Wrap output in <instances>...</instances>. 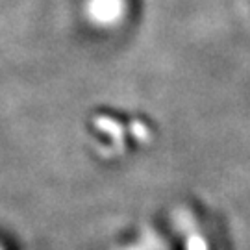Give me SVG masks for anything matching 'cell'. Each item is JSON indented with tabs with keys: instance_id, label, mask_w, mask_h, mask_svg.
<instances>
[{
	"instance_id": "6da1fadb",
	"label": "cell",
	"mask_w": 250,
	"mask_h": 250,
	"mask_svg": "<svg viewBox=\"0 0 250 250\" xmlns=\"http://www.w3.org/2000/svg\"><path fill=\"white\" fill-rule=\"evenodd\" d=\"M189 250H206V243L202 237H191L189 239Z\"/></svg>"
}]
</instances>
